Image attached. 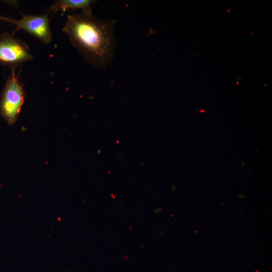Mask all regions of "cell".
<instances>
[{
  "label": "cell",
  "mask_w": 272,
  "mask_h": 272,
  "mask_svg": "<svg viewBox=\"0 0 272 272\" xmlns=\"http://www.w3.org/2000/svg\"><path fill=\"white\" fill-rule=\"evenodd\" d=\"M33 58L26 42L14 37L13 34L0 35V64L16 69L24 62Z\"/></svg>",
  "instance_id": "3957f363"
},
{
  "label": "cell",
  "mask_w": 272,
  "mask_h": 272,
  "mask_svg": "<svg viewBox=\"0 0 272 272\" xmlns=\"http://www.w3.org/2000/svg\"><path fill=\"white\" fill-rule=\"evenodd\" d=\"M18 20H14L16 25L13 33L22 30L35 37L45 44L51 42L52 36L47 13L40 15H25Z\"/></svg>",
  "instance_id": "277c9868"
},
{
  "label": "cell",
  "mask_w": 272,
  "mask_h": 272,
  "mask_svg": "<svg viewBox=\"0 0 272 272\" xmlns=\"http://www.w3.org/2000/svg\"><path fill=\"white\" fill-rule=\"evenodd\" d=\"M0 19L5 20V21H7L10 22L11 23H12L13 20H14L13 19H10V18L4 17H2V16H0Z\"/></svg>",
  "instance_id": "8992f818"
},
{
  "label": "cell",
  "mask_w": 272,
  "mask_h": 272,
  "mask_svg": "<svg viewBox=\"0 0 272 272\" xmlns=\"http://www.w3.org/2000/svg\"><path fill=\"white\" fill-rule=\"evenodd\" d=\"M16 70L12 69L0 98V113L9 124L17 120L24 101L23 86Z\"/></svg>",
  "instance_id": "7a4b0ae2"
},
{
  "label": "cell",
  "mask_w": 272,
  "mask_h": 272,
  "mask_svg": "<svg viewBox=\"0 0 272 272\" xmlns=\"http://www.w3.org/2000/svg\"><path fill=\"white\" fill-rule=\"evenodd\" d=\"M93 0H58L47 10V14L52 15L58 12H65L71 10H81L82 11L92 12V6L96 3Z\"/></svg>",
  "instance_id": "5b68a950"
},
{
  "label": "cell",
  "mask_w": 272,
  "mask_h": 272,
  "mask_svg": "<svg viewBox=\"0 0 272 272\" xmlns=\"http://www.w3.org/2000/svg\"><path fill=\"white\" fill-rule=\"evenodd\" d=\"M115 23L96 18L92 12L81 11L67 16L62 31L88 62L102 67L111 62L115 53Z\"/></svg>",
  "instance_id": "6da1fadb"
}]
</instances>
